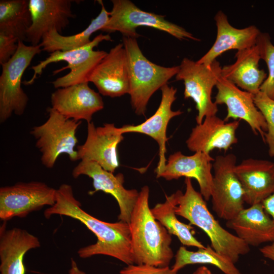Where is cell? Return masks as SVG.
I'll use <instances>...</instances> for the list:
<instances>
[{
    "label": "cell",
    "instance_id": "obj_22",
    "mask_svg": "<svg viewBox=\"0 0 274 274\" xmlns=\"http://www.w3.org/2000/svg\"><path fill=\"white\" fill-rule=\"evenodd\" d=\"M40 246L38 237L21 228L7 229L4 222L0 227V274H26L25 254Z\"/></svg>",
    "mask_w": 274,
    "mask_h": 274
},
{
    "label": "cell",
    "instance_id": "obj_23",
    "mask_svg": "<svg viewBox=\"0 0 274 274\" xmlns=\"http://www.w3.org/2000/svg\"><path fill=\"white\" fill-rule=\"evenodd\" d=\"M214 19L217 26L216 41L209 50L196 61L198 63L209 65L226 51L231 49L242 50L256 45L261 33L256 26L235 28L229 23L227 16L222 11L216 13Z\"/></svg>",
    "mask_w": 274,
    "mask_h": 274
},
{
    "label": "cell",
    "instance_id": "obj_24",
    "mask_svg": "<svg viewBox=\"0 0 274 274\" xmlns=\"http://www.w3.org/2000/svg\"><path fill=\"white\" fill-rule=\"evenodd\" d=\"M226 225L249 246L274 242V220L266 213L262 203L244 208L227 221Z\"/></svg>",
    "mask_w": 274,
    "mask_h": 274
},
{
    "label": "cell",
    "instance_id": "obj_27",
    "mask_svg": "<svg viewBox=\"0 0 274 274\" xmlns=\"http://www.w3.org/2000/svg\"><path fill=\"white\" fill-rule=\"evenodd\" d=\"M179 190L169 196H166L164 202L156 204L151 209L155 218L158 220L171 235L176 236L184 246L195 247L198 249L206 247L194 236L191 224L181 222L175 213Z\"/></svg>",
    "mask_w": 274,
    "mask_h": 274
},
{
    "label": "cell",
    "instance_id": "obj_28",
    "mask_svg": "<svg viewBox=\"0 0 274 274\" xmlns=\"http://www.w3.org/2000/svg\"><path fill=\"white\" fill-rule=\"evenodd\" d=\"M31 22L29 0L0 1V32L24 42Z\"/></svg>",
    "mask_w": 274,
    "mask_h": 274
},
{
    "label": "cell",
    "instance_id": "obj_11",
    "mask_svg": "<svg viewBox=\"0 0 274 274\" xmlns=\"http://www.w3.org/2000/svg\"><path fill=\"white\" fill-rule=\"evenodd\" d=\"M56 189L44 182H17L0 188V219L7 222L13 218H25L45 206H53Z\"/></svg>",
    "mask_w": 274,
    "mask_h": 274
},
{
    "label": "cell",
    "instance_id": "obj_36",
    "mask_svg": "<svg viewBox=\"0 0 274 274\" xmlns=\"http://www.w3.org/2000/svg\"><path fill=\"white\" fill-rule=\"evenodd\" d=\"M68 274H86V273L81 270L76 261L73 258L71 260V266L68 270Z\"/></svg>",
    "mask_w": 274,
    "mask_h": 274
},
{
    "label": "cell",
    "instance_id": "obj_32",
    "mask_svg": "<svg viewBox=\"0 0 274 274\" xmlns=\"http://www.w3.org/2000/svg\"><path fill=\"white\" fill-rule=\"evenodd\" d=\"M119 274H178L168 266L158 267L149 264H132L120 270Z\"/></svg>",
    "mask_w": 274,
    "mask_h": 274
},
{
    "label": "cell",
    "instance_id": "obj_10",
    "mask_svg": "<svg viewBox=\"0 0 274 274\" xmlns=\"http://www.w3.org/2000/svg\"><path fill=\"white\" fill-rule=\"evenodd\" d=\"M236 157L233 153L218 155L213 163V209L229 221L244 209V191L234 172Z\"/></svg>",
    "mask_w": 274,
    "mask_h": 274
},
{
    "label": "cell",
    "instance_id": "obj_14",
    "mask_svg": "<svg viewBox=\"0 0 274 274\" xmlns=\"http://www.w3.org/2000/svg\"><path fill=\"white\" fill-rule=\"evenodd\" d=\"M123 139L119 128L113 123L96 127L91 121L87 123L85 142L77 146L78 159L95 162L104 169L114 173L119 165L117 147Z\"/></svg>",
    "mask_w": 274,
    "mask_h": 274
},
{
    "label": "cell",
    "instance_id": "obj_4",
    "mask_svg": "<svg viewBox=\"0 0 274 274\" xmlns=\"http://www.w3.org/2000/svg\"><path fill=\"white\" fill-rule=\"evenodd\" d=\"M128 66L131 104L135 113L144 115L152 95L179 71V65L164 67L148 60L143 54L136 39L123 37Z\"/></svg>",
    "mask_w": 274,
    "mask_h": 274
},
{
    "label": "cell",
    "instance_id": "obj_7",
    "mask_svg": "<svg viewBox=\"0 0 274 274\" xmlns=\"http://www.w3.org/2000/svg\"><path fill=\"white\" fill-rule=\"evenodd\" d=\"M42 51L40 45H26L18 42L15 54L2 65L0 76V122L6 121L13 114H23L28 97L21 87L22 78L33 57Z\"/></svg>",
    "mask_w": 274,
    "mask_h": 274
},
{
    "label": "cell",
    "instance_id": "obj_20",
    "mask_svg": "<svg viewBox=\"0 0 274 274\" xmlns=\"http://www.w3.org/2000/svg\"><path fill=\"white\" fill-rule=\"evenodd\" d=\"M239 124L240 120L226 122L216 115L207 117L192 129L187 147L194 153L210 154L214 149L226 152L238 142L236 131Z\"/></svg>",
    "mask_w": 274,
    "mask_h": 274
},
{
    "label": "cell",
    "instance_id": "obj_25",
    "mask_svg": "<svg viewBox=\"0 0 274 274\" xmlns=\"http://www.w3.org/2000/svg\"><path fill=\"white\" fill-rule=\"evenodd\" d=\"M233 63L221 67L222 76L243 90L256 94L267 77L259 68L261 57L257 46L237 51Z\"/></svg>",
    "mask_w": 274,
    "mask_h": 274
},
{
    "label": "cell",
    "instance_id": "obj_1",
    "mask_svg": "<svg viewBox=\"0 0 274 274\" xmlns=\"http://www.w3.org/2000/svg\"><path fill=\"white\" fill-rule=\"evenodd\" d=\"M81 207L74 195L72 186L63 184L56 189L55 204L47 208L44 215L46 219L55 215L73 218L95 234L97 239L95 243L78 250L77 253L80 258L102 255L115 258L126 265L134 264L129 224L121 221L114 223L101 221L85 212Z\"/></svg>",
    "mask_w": 274,
    "mask_h": 274
},
{
    "label": "cell",
    "instance_id": "obj_35",
    "mask_svg": "<svg viewBox=\"0 0 274 274\" xmlns=\"http://www.w3.org/2000/svg\"><path fill=\"white\" fill-rule=\"evenodd\" d=\"M259 250L264 257L274 261V242L260 248Z\"/></svg>",
    "mask_w": 274,
    "mask_h": 274
},
{
    "label": "cell",
    "instance_id": "obj_16",
    "mask_svg": "<svg viewBox=\"0 0 274 274\" xmlns=\"http://www.w3.org/2000/svg\"><path fill=\"white\" fill-rule=\"evenodd\" d=\"M92 82L98 93L111 97H120L129 93L128 60L123 43L112 48L90 74Z\"/></svg>",
    "mask_w": 274,
    "mask_h": 274
},
{
    "label": "cell",
    "instance_id": "obj_34",
    "mask_svg": "<svg viewBox=\"0 0 274 274\" xmlns=\"http://www.w3.org/2000/svg\"><path fill=\"white\" fill-rule=\"evenodd\" d=\"M261 203L266 213L274 220V192Z\"/></svg>",
    "mask_w": 274,
    "mask_h": 274
},
{
    "label": "cell",
    "instance_id": "obj_18",
    "mask_svg": "<svg viewBox=\"0 0 274 274\" xmlns=\"http://www.w3.org/2000/svg\"><path fill=\"white\" fill-rule=\"evenodd\" d=\"M161 99L155 113L144 122L136 125H125L119 127L123 134L128 132H136L146 134L153 139L159 146V161L155 169L156 177L164 169L167 160L166 143L167 127L170 120L183 113L180 110L173 111L172 106L176 99L177 89L167 84L160 89Z\"/></svg>",
    "mask_w": 274,
    "mask_h": 274
},
{
    "label": "cell",
    "instance_id": "obj_13",
    "mask_svg": "<svg viewBox=\"0 0 274 274\" xmlns=\"http://www.w3.org/2000/svg\"><path fill=\"white\" fill-rule=\"evenodd\" d=\"M217 93L215 96L216 105H225L227 114L224 120L229 119L245 121L253 133L260 135L265 143L267 125L261 113L254 101V95L243 90L224 78L222 75L216 85Z\"/></svg>",
    "mask_w": 274,
    "mask_h": 274
},
{
    "label": "cell",
    "instance_id": "obj_6",
    "mask_svg": "<svg viewBox=\"0 0 274 274\" xmlns=\"http://www.w3.org/2000/svg\"><path fill=\"white\" fill-rule=\"evenodd\" d=\"M47 112V120L30 132L36 140L42 164L52 168L62 154H67L72 161L78 160L75 149L78 142L76 132L82 121L67 119L52 108H48Z\"/></svg>",
    "mask_w": 274,
    "mask_h": 274
},
{
    "label": "cell",
    "instance_id": "obj_9",
    "mask_svg": "<svg viewBox=\"0 0 274 274\" xmlns=\"http://www.w3.org/2000/svg\"><path fill=\"white\" fill-rule=\"evenodd\" d=\"M176 75L177 80L183 81L184 98H192L196 105L197 124H201L207 117L216 115L218 106L212 100L213 88L221 76V66L217 60L210 65L198 63L184 58Z\"/></svg>",
    "mask_w": 274,
    "mask_h": 274
},
{
    "label": "cell",
    "instance_id": "obj_8",
    "mask_svg": "<svg viewBox=\"0 0 274 274\" xmlns=\"http://www.w3.org/2000/svg\"><path fill=\"white\" fill-rule=\"evenodd\" d=\"M109 19L100 30L107 33L120 32L123 37L137 39L139 26H147L166 32L179 40L198 41L183 27L165 19V16L144 11L129 0H112Z\"/></svg>",
    "mask_w": 274,
    "mask_h": 274
},
{
    "label": "cell",
    "instance_id": "obj_5",
    "mask_svg": "<svg viewBox=\"0 0 274 274\" xmlns=\"http://www.w3.org/2000/svg\"><path fill=\"white\" fill-rule=\"evenodd\" d=\"M104 41H112V40L109 35L100 33L96 36L89 44L83 47L68 51H56L51 53L45 60L31 67L33 74L29 80L25 81V84H32L37 76H40L43 70L48 64L61 61L66 62L67 66L54 71L53 75L58 74L67 68H69L70 72L51 82L55 88L88 82V78L92 72L107 54V52L104 50L93 49Z\"/></svg>",
    "mask_w": 274,
    "mask_h": 274
},
{
    "label": "cell",
    "instance_id": "obj_33",
    "mask_svg": "<svg viewBox=\"0 0 274 274\" xmlns=\"http://www.w3.org/2000/svg\"><path fill=\"white\" fill-rule=\"evenodd\" d=\"M19 40L11 35L0 32V64L7 62L15 54Z\"/></svg>",
    "mask_w": 274,
    "mask_h": 274
},
{
    "label": "cell",
    "instance_id": "obj_21",
    "mask_svg": "<svg viewBox=\"0 0 274 274\" xmlns=\"http://www.w3.org/2000/svg\"><path fill=\"white\" fill-rule=\"evenodd\" d=\"M234 172L244 191L245 202L261 203L274 192V162L254 158L244 159Z\"/></svg>",
    "mask_w": 274,
    "mask_h": 274
},
{
    "label": "cell",
    "instance_id": "obj_17",
    "mask_svg": "<svg viewBox=\"0 0 274 274\" xmlns=\"http://www.w3.org/2000/svg\"><path fill=\"white\" fill-rule=\"evenodd\" d=\"M72 0H29L32 22L27 30L25 42L36 46L43 36L52 29L59 33L70 23L73 13Z\"/></svg>",
    "mask_w": 274,
    "mask_h": 274
},
{
    "label": "cell",
    "instance_id": "obj_31",
    "mask_svg": "<svg viewBox=\"0 0 274 274\" xmlns=\"http://www.w3.org/2000/svg\"><path fill=\"white\" fill-rule=\"evenodd\" d=\"M255 106L261 113L267 125L265 143L267 145L268 153L274 157V99L261 91L254 95Z\"/></svg>",
    "mask_w": 274,
    "mask_h": 274
},
{
    "label": "cell",
    "instance_id": "obj_2",
    "mask_svg": "<svg viewBox=\"0 0 274 274\" xmlns=\"http://www.w3.org/2000/svg\"><path fill=\"white\" fill-rule=\"evenodd\" d=\"M149 188L143 186L129 223L134 264L168 266L174 257L172 236L149 207Z\"/></svg>",
    "mask_w": 274,
    "mask_h": 274
},
{
    "label": "cell",
    "instance_id": "obj_37",
    "mask_svg": "<svg viewBox=\"0 0 274 274\" xmlns=\"http://www.w3.org/2000/svg\"><path fill=\"white\" fill-rule=\"evenodd\" d=\"M192 274H213L212 272L206 266H202L198 267Z\"/></svg>",
    "mask_w": 274,
    "mask_h": 274
},
{
    "label": "cell",
    "instance_id": "obj_29",
    "mask_svg": "<svg viewBox=\"0 0 274 274\" xmlns=\"http://www.w3.org/2000/svg\"><path fill=\"white\" fill-rule=\"evenodd\" d=\"M175 257V262L171 268L177 272L189 264H209L216 266L225 274H241L233 262L209 245L196 251L180 247Z\"/></svg>",
    "mask_w": 274,
    "mask_h": 274
},
{
    "label": "cell",
    "instance_id": "obj_15",
    "mask_svg": "<svg viewBox=\"0 0 274 274\" xmlns=\"http://www.w3.org/2000/svg\"><path fill=\"white\" fill-rule=\"evenodd\" d=\"M51 108L66 118L87 123L104 107L100 94L89 87V82L57 89L51 95Z\"/></svg>",
    "mask_w": 274,
    "mask_h": 274
},
{
    "label": "cell",
    "instance_id": "obj_30",
    "mask_svg": "<svg viewBox=\"0 0 274 274\" xmlns=\"http://www.w3.org/2000/svg\"><path fill=\"white\" fill-rule=\"evenodd\" d=\"M256 45L261 59L265 62L268 70V75L261 85L260 91L274 99V45L269 34L261 32L257 39Z\"/></svg>",
    "mask_w": 274,
    "mask_h": 274
},
{
    "label": "cell",
    "instance_id": "obj_19",
    "mask_svg": "<svg viewBox=\"0 0 274 274\" xmlns=\"http://www.w3.org/2000/svg\"><path fill=\"white\" fill-rule=\"evenodd\" d=\"M214 160L210 154L197 152L185 155L178 151L169 156L164 169L157 178L168 181L182 177L195 179L199 185L200 193L205 200H209L213 189L212 162Z\"/></svg>",
    "mask_w": 274,
    "mask_h": 274
},
{
    "label": "cell",
    "instance_id": "obj_12",
    "mask_svg": "<svg viewBox=\"0 0 274 274\" xmlns=\"http://www.w3.org/2000/svg\"><path fill=\"white\" fill-rule=\"evenodd\" d=\"M72 174L75 179L85 175L92 179L94 190L90 191V194L102 191L112 195L119 206L118 219L129 224L139 192L136 189L124 188V178L122 174L114 175L95 162L80 161L73 169Z\"/></svg>",
    "mask_w": 274,
    "mask_h": 274
},
{
    "label": "cell",
    "instance_id": "obj_3",
    "mask_svg": "<svg viewBox=\"0 0 274 274\" xmlns=\"http://www.w3.org/2000/svg\"><path fill=\"white\" fill-rule=\"evenodd\" d=\"M185 192L179 190L176 214L202 229L209 236L211 247L235 264L240 256L250 251L249 246L221 226L209 210L201 193L193 187L191 179L185 178Z\"/></svg>",
    "mask_w": 274,
    "mask_h": 274
},
{
    "label": "cell",
    "instance_id": "obj_26",
    "mask_svg": "<svg viewBox=\"0 0 274 274\" xmlns=\"http://www.w3.org/2000/svg\"><path fill=\"white\" fill-rule=\"evenodd\" d=\"M101 6L100 13L90 22L89 25L83 30L77 34L64 36L56 29H52L46 33L40 44L42 51L52 53L56 51H68L83 47L91 41V35L97 30H101L107 23L110 12L106 9L101 1H99Z\"/></svg>",
    "mask_w": 274,
    "mask_h": 274
}]
</instances>
